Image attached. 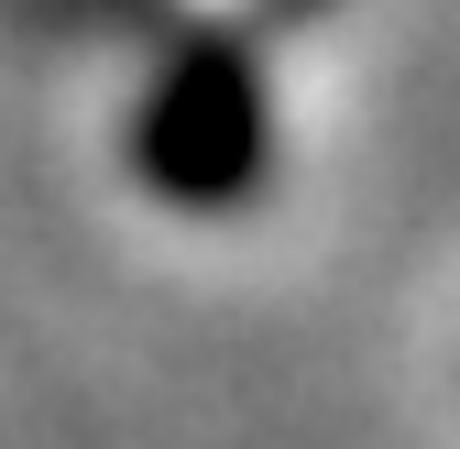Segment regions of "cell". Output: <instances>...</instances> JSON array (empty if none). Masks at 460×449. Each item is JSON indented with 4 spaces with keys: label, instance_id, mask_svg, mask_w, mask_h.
<instances>
[{
    "label": "cell",
    "instance_id": "1",
    "mask_svg": "<svg viewBox=\"0 0 460 449\" xmlns=\"http://www.w3.org/2000/svg\"><path fill=\"white\" fill-rule=\"evenodd\" d=\"M263 77L242 44H187L176 66H164L154 110L132 121V164L176 198V208H230L252 176H263Z\"/></svg>",
    "mask_w": 460,
    "mask_h": 449
}]
</instances>
